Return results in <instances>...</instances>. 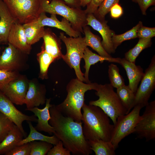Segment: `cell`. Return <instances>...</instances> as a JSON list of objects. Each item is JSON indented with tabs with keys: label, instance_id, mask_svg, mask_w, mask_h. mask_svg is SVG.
<instances>
[{
	"label": "cell",
	"instance_id": "cell-1",
	"mask_svg": "<svg viewBox=\"0 0 155 155\" xmlns=\"http://www.w3.org/2000/svg\"><path fill=\"white\" fill-rule=\"evenodd\" d=\"M49 124L55 130L53 134L62 141L64 147L75 155H89L92 150L83 133L82 122L75 121L63 115L52 105L50 108Z\"/></svg>",
	"mask_w": 155,
	"mask_h": 155
},
{
	"label": "cell",
	"instance_id": "cell-2",
	"mask_svg": "<svg viewBox=\"0 0 155 155\" xmlns=\"http://www.w3.org/2000/svg\"><path fill=\"white\" fill-rule=\"evenodd\" d=\"M82 109L83 131L86 139L110 141L114 125L110 123L108 116L99 107L85 103Z\"/></svg>",
	"mask_w": 155,
	"mask_h": 155
},
{
	"label": "cell",
	"instance_id": "cell-3",
	"mask_svg": "<svg viewBox=\"0 0 155 155\" xmlns=\"http://www.w3.org/2000/svg\"><path fill=\"white\" fill-rule=\"evenodd\" d=\"M98 84L96 83H84L77 78L71 80L67 86V96L60 104L56 105L64 115L75 121H82L81 109L85 103V94L89 90H96Z\"/></svg>",
	"mask_w": 155,
	"mask_h": 155
},
{
	"label": "cell",
	"instance_id": "cell-4",
	"mask_svg": "<svg viewBox=\"0 0 155 155\" xmlns=\"http://www.w3.org/2000/svg\"><path fill=\"white\" fill-rule=\"evenodd\" d=\"M40 12L60 15L69 21L75 30L84 34L87 14L81 8L70 6L62 0H40Z\"/></svg>",
	"mask_w": 155,
	"mask_h": 155
},
{
	"label": "cell",
	"instance_id": "cell-5",
	"mask_svg": "<svg viewBox=\"0 0 155 155\" xmlns=\"http://www.w3.org/2000/svg\"><path fill=\"white\" fill-rule=\"evenodd\" d=\"M114 88L110 84H98L95 93L98 98L90 101L89 104L100 108L111 118L114 125L118 116L127 113Z\"/></svg>",
	"mask_w": 155,
	"mask_h": 155
},
{
	"label": "cell",
	"instance_id": "cell-6",
	"mask_svg": "<svg viewBox=\"0 0 155 155\" xmlns=\"http://www.w3.org/2000/svg\"><path fill=\"white\" fill-rule=\"evenodd\" d=\"M59 37L65 43L67 52L63 55L62 59L71 68L74 69L77 78L85 82L84 73L81 71L80 64L84 52L87 46L84 37L81 35L77 37L66 36L63 32L60 33Z\"/></svg>",
	"mask_w": 155,
	"mask_h": 155
},
{
	"label": "cell",
	"instance_id": "cell-7",
	"mask_svg": "<svg viewBox=\"0 0 155 155\" xmlns=\"http://www.w3.org/2000/svg\"><path fill=\"white\" fill-rule=\"evenodd\" d=\"M16 22L22 25L37 19L40 12V0H2Z\"/></svg>",
	"mask_w": 155,
	"mask_h": 155
},
{
	"label": "cell",
	"instance_id": "cell-8",
	"mask_svg": "<svg viewBox=\"0 0 155 155\" xmlns=\"http://www.w3.org/2000/svg\"><path fill=\"white\" fill-rule=\"evenodd\" d=\"M141 108L139 106H135L130 112L117 117L110 140L116 149L123 139L133 133L140 118Z\"/></svg>",
	"mask_w": 155,
	"mask_h": 155
},
{
	"label": "cell",
	"instance_id": "cell-9",
	"mask_svg": "<svg viewBox=\"0 0 155 155\" xmlns=\"http://www.w3.org/2000/svg\"><path fill=\"white\" fill-rule=\"evenodd\" d=\"M141 81L135 93V106H138L142 108L149 103V100L155 88V55L152 58Z\"/></svg>",
	"mask_w": 155,
	"mask_h": 155
},
{
	"label": "cell",
	"instance_id": "cell-10",
	"mask_svg": "<svg viewBox=\"0 0 155 155\" xmlns=\"http://www.w3.org/2000/svg\"><path fill=\"white\" fill-rule=\"evenodd\" d=\"M137 138H145L146 141L155 140V100L146 106L143 115L133 131Z\"/></svg>",
	"mask_w": 155,
	"mask_h": 155
},
{
	"label": "cell",
	"instance_id": "cell-11",
	"mask_svg": "<svg viewBox=\"0 0 155 155\" xmlns=\"http://www.w3.org/2000/svg\"><path fill=\"white\" fill-rule=\"evenodd\" d=\"M0 112L4 114L17 126L23 134L24 138L27 133L23 127L24 121L37 122V118L35 115H26L18 109L13 104L4 94L0 90Z\"/></svg>",
	"mask_w": 155,
	"mask_h": 155
},
{
	"label": "cell",
	"instance_id": "cell-12",
	"mask_svg": "<svg viewBox=\"0 0 155 155\" xmlns=\"http://www.w3.org/2000/svg\"><path fill=\"white\" fill-rule=\"evenodd\" d=\"M87 25L91 26L94 29L98 32L102 36V45L106 51L109 54L115 52L112 41V38L115 32L110 29L105 20L97 19L92 13L87 14Z\"/></svg>",
	"mask_w": 155,
	"mask_h": 155
},
{
	"label": "cell",
	"instance_id": "cell-13",
	"mask_svg": "<svg viewBox=\"0 0 155 155\" xmlns=\"http://www.w3.org/2000/svg\"><path fill=\"white\" fill-rule=\"evenodd\" d=\"M28 86V82L24 76H18L7 85L1 91L13 103L17 105L24 104Z\"/></svg>",
	"mask_w": 155,
	"mask_h": 155
},
{
	"label": "cell",
	"instance_id": "cell-14",
	"mask_svg": "<svg viewBox=\"0 0 155 155\" xmlns=\"http://www.w3.org/2000/svg\"><path fill=\"white\" fill-rule=\"evenodd\" d=\"M0 55V69L16 71L21 67L23 53L9 43Z\"/></svg>",
	"mask_w": 155,
	"mask_h": 155
},
{
	"label": "cell",
	"instance_id": "cell-15",
	"mask_svg": "<svg viewBox=\"0 0 155 155\" xmlns=\"http://www.w3.org/2000/svg\"><path fill=\"white\" fill-rule=\"evenodd\" d=\"M35 21L41 26H47L61 30L69 37H77L81 35V33L75 30L69 21L63 18L60 21L55 14H51V17H49L46 15L45 13L42 12Z\"/></svg>",
	"mask_w": 155,
	"mask_h": 155
},
{
	"label": "cell",
	"instance_id": "cell-16",
	"mask_svg": "<svg viewBox=\"0 0 155 155\" xmlns=\"http://www.w3.org/2000/svg\"><path fill=\"white\" fill-rule=\"evenodd\" d=\"M46 90L43 85H39L34 80L28 82V86L24 100L25 110L38 107L46 103Z\"/></svg>",
	"mask_w": 155,
	"mask_h": 155
},
{
	"label": "cell",
	"instance_id": "cell-17",
	"mask_svg": "<svg viewBox=\"0 0 155 155\" xmlns=\"http://www.w3.org/2000/svg\"><path fill=\"white\" fill-rule=\"evenodd\" d=\"M8 43L26 54H29L31 45L28 43L23 25L17 22L12 26L7 38Z\"/></svg>",
	"mask_w": 155,
	"mask_h": 155
},
{
	"label": "cell",
	"instance_id": "cell-18",
	"mask_svg": "<svg viewBox=\"0 0 155 155\" xmlns=\"http://www.w3.org/2000/svg\"><path fill=\"white\" fill-rule=\"evenodd\" d=\"M51 101V98L46 99L45 106L42 109L36 107L26 110L32 112L37 117V123L35 127L37 130L44 131L52 135L55 133V130L49 123L51 117L49 109L52 105L50 104Z\"/></svg>",
	"mask_w": 155,
	"mask_h": 155
},
{
	"label": "cell",
	"instance_id": "cell-19",
	"mask_svg": "<svg viewBox=\"0 0 155 155\" xmlns=\"http://www.w3.org/2000/svg\"><path fill=\"white\" fill-rule=\"evenodd\" d=\"M118 63L124 68L126 73L129 83L128 85L132 90L135 93L140 82L144 74L143 68L135 63L130 62L125 58H119Z\"/></svg>",
	"mask_w": 155,
	"mask_h": 155
},
{
	"label": "cell",
	"instance_id": "cell-20",
	"mask_svg": "<svg viewBox=\"0 0 155 155\" xmlns=\"http://www.w3.org/2000/svg\"><path fill=\"white\" fill-rule=\"evenodd\" d=\"M44 42L42 45L45 51L51 55L55 60L62 58L60 38L49 28L45 29L42 37Z\"/></svg>",
	"mask_w": 155,
	"mask_h": 155
},
{
	"label": "cell",
	"instance_id": "cell-21",
	"mask_svg": "<svg viewBox=\"0 0 155 155\" xmlns=\"http://www.w3.org/2000/svg\"><path fill=\"white\" fill-rule=\"evenodd\" d=\"M16 22L5 3L0 0V44L8 43L9 32Z\"/></svg>",
	"mask_w": 155,
	"mask_h": 155
},
{
	"label": "cell",
	"instance_id": "cell-22",
	"mask_svg": "<svg viewBox=\"0 0 155 155\" xmlns=\"http://www.w3.org/2000/svg\"><path fill=\"white\" fill-rule=\"evenodd\" d=\"M85 61L84 68L85 69L84 77L86 83L89 84L91 83L89 79V73L91 66L100 62L103 63L104 61L109 62L118 63L119 58L106 57L97 55L90 50L87 46L84 52L83 58Z\"/></svg>",
	"mask_w": 155,
	"mask_h": 155
},
{
	"label": "cell",
	"instance_id": "cell-23",
	"mask_svg": "<svg viewBox=\"0 0 155 155\" xmlns=\"http://www.w3.org/2000/svg\"><path fill=\"white\" fill-rule=\"evenodd\" d=\"M24 136L15 124L4 139L0 143V155H5L17 145Z\"/></svg>",
	"mask_w": 155,
	"mask_h": 155
},
{
	"label": "cell",
	"instance_id": "cell-24",
	"mask_svg": "<svg viewBox=\"0 0 155 155\" xmlns=\"http://www.w3.org/2000/svg\"><path fill=\"white\" fill-rule=\"evenodd\" d=\"M83 31L85 35V40L87 46L91 47L102 56L108 58L112 57L103 47L101 38L98 35L93 34L89 27L87 25L84 27Z\"/></svg>",
	"mask_w": 155,
	"mask_h": 155
},
{
	"label": "cell",
	"instance_id": "cell-25",
	"mask_svg": "<svg viewBox=\"0 0 155 155\" xmlns=\"http://www.w3.org/2000/svg\"><path fill=\"white\" fill-rule=\"evenodd\" d=\"M27 122L30 129L29 134L20 142L17 145L36 141L46 142L54 145L58 143L59 140L55 135L51 136L44 135L38 132L35 127L33 126L31 121H28Z\"/></svg>",
	"mask_w": 155,
	"mask_h": 155
},
{
	"label": "cell",
	"instance_id": "cell-26",
	"mask_svg": "<svg viewBox=\"0 0 155 155\" xmlns=\"http://www.w3.org/2000/svg\"><path fill=\"white\" fill-rule=\"evenodd\" d=\"M23 25L28 43L32 45L42 38L44 29L35 21Z\"/></svg>",
	"mask_w": 155,
	"mask_h": 155
},
{
	"label": "cell",
	"instance_id": "cell-27",
	"mask_svg": "<svg viewBox=\"0 0 155 155\" xmlns=\"http://www.w3.org/2000/svg\"><path fill=\"white\" fill-rule=\"evenodd\" d=\"M116 93L127 114L135 106V93L125 84L117 88Z\"/></svg>",
	"mask_w": 155,
	"mask_h": 155
},
{
	"label": "cell",
	"instance_id": "cell-28",
	"mask_svg": "<svg viewBox=\"0 0 155 155\" xmlns=\"http://www.w3.org/2000/svg\"><path fill=\"white\" fill-rule=\"evenodd\" d=\"M90 148L96 155H115L116 149L110 141L101 139L88 140Z\"/></svg>",
	"mask_w": 155,
	"mask_h": 155
},
{
	"label": "cell",
	"instance_id": "cell-29",
	"mask_svg": "<svg viewBox=\"0 0 155 155\" xmlns=\"http://www.w3.org/2000/svg\"><path fill=\"white\" fill-rule=\"evenodd\" d=\"M37 58L40 66L39 77L42 80L47 79L48 78L49 67L51 63L55 60L45 51L42 46L41 51L37 55Z\"/></svg>",
	"mask_w": 155,
	"mask_h": 155
},
{
	"label": "cell",
	"instance_id": "cell-30",
	"mask_svg": "<svg viewBox=\"0 0 155 155\" xmlns=\"http://www.w3.org/2000/svg\"><path fill=\"white\" fill-rule=\"evenodd\" d=\"M151 38H140L136 45L125 54V58L128 61L135 63V61L141 52L151 46Z\"/></svg>",
	"mask_w": 155,
	"mask_h": 155
},
{
	"label": "cell",
	"instance_id": "cell-31",
	"mask_svg": "<svg viewBox=\"0 0 155 155\" xmlns=\"http://www.w3.org/2000/svg\"><path fill=\"white\" fill-rule=\"evenodd\" d=\"M142 25V22L140 21L136 26L125 32L119 35L115 34L112 38L114 49L115 50L117 47L124 41L137 38V31Z\"/></svg>",
	"mask_w": 155,
	"mask_h": 155
},
{
	"label": "cell",
	"instance_id": "cell-32",
	"mask_svg": "<svg viewBox=\"0 0 155 155\" xmlns=\"http://www.w3.org/2000/svg\"><path fill=\"white\" fill-rule=\"evenodd\" d=\"M108 67V76L111 85L114 88H117L125 85L124 80L120 74L117 66L111 63Z\"/></svg>",
	"mask_w": 155,
	"mask_h": 155
},
{
	"label": "cell",
	"instance_id": "cell-33",
	"mask_svg": "<svg viewBox=\"0 0 155 155\" xmlns=\"http://www.w3.org/2000/svg\"><path fill=\"white\" fill-rule=\"evenodd\" d=\"M31 151L30 155H45L53 147V145L44 141H33L30 142Z\"/></svg>",
	"mask_w": 155,
	"mask_h": 155
},
{
	"label": "cell",
	"instance_id": "cell-34",
	"mask_svg": "<svg viewBox=\"0 0 155 155\" xmlns=\"http://www.w3.org/2000/svg\"><path fill=\"white\" fill-rule=\"evenodd\" d=\"M119 0H104L93 15L98 19L104 20L105 16L110 11L111 8L118 3Z\"/></svg>",
	"mask_w": 155,
	"mask_h": 155
},
{
	"label": "cell",
	"instance_id": "cell-35",
	"mask_svg": "<svg viewBox=\"0 0 155 155\" xmlns=\"http://www.w3.org/2000/svg\"><path fill=\"white\" fill-rule=\"evenodd\" d=\"M14 125L11 120L0 112V143L7 135Z\"/></svg>",
	"mask_w": 155,
	"mask_h": 155
},
{
	"label": "cell",
	"instance_id": "cell-36",
	"mask_svg": "<svg viewBox=\"0 0 155 155\" xmlns=\"http://www.w3.org/2000/svg\"><path fill=\"white\" fill-rule=\"evenodd\" d=\"M18 76L16 71H8L0 69V90L1 91L10 82Z\"/></svg>",
	"mask_w": 155,
	"mask_h": 155
},
{
	"label": "cell",
	"instance_id": "cell-37",
	"mask_svg": "<svg viewBox=\"0 0 155 155\" xmlns=\"http://www.w3.org/2000/svg\"><path fill=\"white\" fill-rule=\"evenodd\" d=\"M31 146L30 142L17 145L5 155H30Z\"/></svg>",
	"mask_w": 155,
	"mask_h": 155
},
{
	"label": "cell",
	"instance_id": "cell-38",
	"mask_svg": "<svg viewBox=\"0 0 155 155\" xmlns=\"http://www.w3.org/2000/svg\"><path fill=\"white\" fill-rule=\"evenodd\" d=\"M47 155H70L71 152L65 148L62 141L59 140L58 143L48 152Z\"/></svg>",
	"mask_w": 155,
	"mask_h": 155
},
{
	"label": "cell",
	"instance_id": "cell-39",
	"mask_svg": "<svg viewBox=\"0 0 155 155\" xmlns=\"http://www.w3.org/2000/svg\"><path fill=\"white\" fill-rule=\"evenodd\" d=\"M155 36V28L142 26L137 33V38H152Z\"/></svg>",
	"mask_w": 155,
	"mask_h": 155
},
{
	"label": "cell",
	"instance_id": "cell-40",
	"mask_svg": "<svg viewBox=\"0 0 155 155\" xmlns=\"http://www.w3.org/2000/svg\"><path fill=\"white\" fill-rule=\"evenodd\" d=\"M104 0H91L84 10L87 14L94 13Z\"/></svg>",
	"mask_w": 155,
	"mask_h": 155
},
{
	"label": "cell",
	"instance_id": "cell-41",
	"mask_svg": "<svg viewBox=\"0 0 155 155\" xmlns=\"http://www.w3.org/2000/svg\"><path fill=\"white\" fill-rule=\"evenodd\" d=\"M110 11L111 17L113 18L117 19L121 16L123 13V9L118 3L113 5L111 8Z\"/></svg>",
	"mask_w": 155,
	"mask_h": 155
},
{
	"label": "cell",
	"instance_id": "cell-42",
	"mask_svg": "<svg viewBox=\"0 0 155 155\" xmlns=\"http://www.w3.org/2000/svg\"><path fill=\"white\" fill-rule=\"evenodd\" d=\"M138 3L143 15H146V11L150 6L155 5V0H139Z\"/></svg>",
	"mask_w": 155,
	"mask_h": 155
},
{
	"label": "cell",
	"instance_id": "cell-43",
	"mask_svg": "<svg viewBox=\"0 0 155 155\" xmlns=\"http://www.w3.org/2000/svg\"><path fill=\"white\" fill-rule=\"evenodd\" d=\"M67 4L71 7L81 8L79 0H62Z\"/></svg>",
	"mask_w": 155,
	"mask_h": 155
},
{
	"label": "cell",
	"instance_id": "cell-44",
	"mask_svg": "<svg viewBox=\"0 0 155 155\" xmlns=\"http://www.w3.org/2000/svg\"><path fill=\"white\" fill-rule=\"evenodd\" d=\"M81 7H84L87 6L91 2V0H79Z\"/></svg>",
	"mask_w": 155,
	"mask_h": 155
},
{
	"label": "cell",
	"instance_id": "cell-45",
	"mask_svg": "<svg viewBox=\"0 0 155 155\" xmlns=\"http://www.w3.org/2000/svg\"><path fill=\"white\" fill-rule=\"evenodd\" d=\"M132 1L136 3H138L139 0H132Z\"/></svg>",
	"mask_w": 155,
	"mask_h": 155
},
{
	"label": "cell",
	"instance_id": "cell-46",
	"mask_svg": "<svg viewBox=\"0 0 155 155\" xmlns=\"http://www.w3.org/2000/svg\"><path fill=\"white\" fill-rule=\"evenodd\" d=\"M1 55V53H0V55Z\"/></svg>",
	"mask_w": 155,
	"mask_h": 155
}]
</instances>
